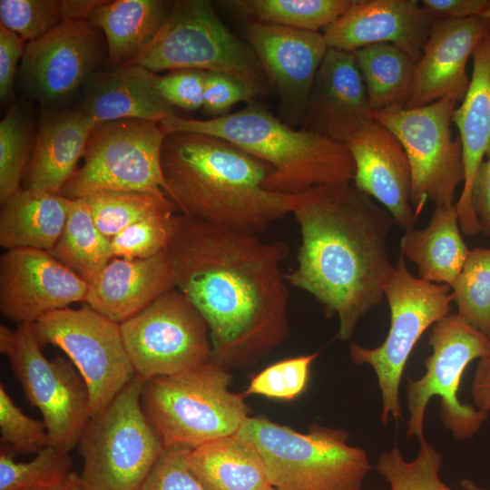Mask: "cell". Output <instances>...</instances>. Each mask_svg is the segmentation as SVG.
<instances>
[{
	"instance_id": "8fae6325",
	"label": "cell",
	"mask_w": 490,
	"mask_h": 490,
	"mask_svg": "<svg viewBox=\"0 0 490 490\" xmlns=\"http://www.w3.org/2000/svg\"><path fill=\"white\" fill-rule=\"evenodd\" d=\"M432 354L425 359L426 373L419 379L407 378L409 419L407 436L424 437V416L429 400H441V420L456 439L473 436L488 417V413L462 404L458 390L462 376L470 362L490 353V340L457 314L436 322L428 334Z\"/></svg>"
},
{
	"instance_id": "4fadbf2b",
	"label": "cell",
	"mask_w": 490,
	"mask_h": 490,
	"mask_svg": "<svg viewBox=\"0 0 490 490\" xmlns=\"http://www.w3.org/2000/svg\"><path fill=\"white\" fill-rule=\"evenodd\" d=\"M456 102L449 97L414 108L390 107L372 111L371 117L399 140L411 169V203L416 216L426 202H454L464 183L462 143L452 135Z\"/></svg>"
},
{
	"instance_id": "c3c4849f",
	"label": "cell",
	"mask_w": 490,
	"mask_h": 490,
	"mask_svg": "<svg viewBox=\"0 0 490 490\" xmlns=\"http://www.w3.org/2000/svg\"><path fill=\"white\" fill-rule=\"evenodd\" d=\"M472 201L481 232L490 237V158L484 160L475 174Z\"/></svg>"
},
{
	"instance_id": "ffe728a7",
	"label": "cell",
	"mask_w": 490,
	"mask_h": 490,
	"mask_svg": "<svg viewBox=\"0 0 490 490\" xmlns=\"http://www.w3.org/2000/svg\"><path fill=\"white\" fill-rule=\"evenodd\" d=\"M489 30L490 20L482 15L436 20L416 63L406 107H420L446 97L462 102L470 83L467 62Z\"/></svg>"
},
{
	"instance_id": "816d5d0a",
	"label": "cell",
	"mask_w": 490,
	"mask_h": 490,
	"mask_svg": "<svg viewBox=\"0 0 490 490\" xmlns=\"http://www.w3.org/2000/svg\"><path fill=\"white\" fill-rule=\"evenodd\" d=\"M461 485L466 489V490H486L485 488H482L480 486H477L475 484H474L471 480H468V479H463L461 481Z\"/></svg>"
},
{
	"instance_id": "e575fe53",
	"label": "cell",
	"mask_w": 490,
	"mask_h": 490,
	"mask_svg": "<svg viewBox=\"0 0 490 490\" xmlns=\"http://www.w3.org/2000/svg\"><path fill=\"white\" fill-rule=\"evenodd\" d=\"M91 216L108 239L143 219L178 211L165 195L132 191H104L82 198Z\"/></svg>"
},
{
	"instance_id": "7402d4cb",
	"label": "cell",
	"mask_w": 490,
	"mask_h": 490,
	"mask_svg": "<svg viewBox=\"0 0 490 490\" xmlns=\"http://www.w3.org/2000/svg\"><path fill=\"white\" fill-rule=\"evenodd\" d=\"M371 120L366 85L354 54L328 48L300 129L347 143Z\"/></svg>"
},
{
	"instance_id": "3957f363",
	"label": "cell",
	"mask_w": 490,
	"mask_h": 490,
	"mask_svg": "<svg viewBox=\"0 0 490 490\" xmlns=\"http://www.w3.org/2000/svg\"><path fill=\"white\" fill-rule=\"evenodd\" d=\"M161 166L165 194L178 211L240 232L265 231L293 212L300 195L267 190L269 164L208 134L166 133Z\"/></svg>"
},
{
	"instance_id": "83f0119b",
	"label": "cell",
	"mask_w": 490,
	"mask_h": 490,
	"mask_svg": "<svg viewBox=\"0 0 490 490\" xmlns=\"http://www.w3.org/2000/svg\"><path fill=\"white\" fill-rule=\"evenodd\" d=\"M186 464L205 490H271L263 459L237 433L189 449Z\"/></svg>"
},
{
	"instance_id": "ac0fdd59",
	"label": "cell",
	"mask_w": 490,
	"mask_h": 490,
	"mask_svg": "<svg viewBox=\"0 0 490 490\" xmlns=\"http://www.w3.org/2000/svg\"><path fill=\"white\" fill-rule=\"evenodd\" d=\"M88 286L46 250L17 248L1 256L0 311L18 324L85 302Z\"/></svg>"
},
{
	"instance_id": "ba28073f",
	"label": "cell",
	"mask_w": 490,
	"mask_h": 490,
	"mask_svg": "<svg viewBox=\"0 0 490 490\" xmlns=\"http://www.w3.org/2000/svg\"><path fill=\"white\" fill-rule=\"evenodd\" d=\"M146 380L139 376L98 415L79 441L85 490H139L164 446L142 407Z\"/></svg>"
},
{
	"instance_id": "db71d44e",
	"label": "cell",
	"mask_w": 490,
	"mask_h": 490,
	"mask_svg": "<svg viewBox=\"0 0 490 490\" xmlns=\"http://www.w3.org/2000/svg\"><path fill=\"white\" fill-rule=\"evenodd\" d=\"M19 490H45V489H38V488H26V489H19Z\"/></svg>"
},
{
	"instance_id": "2e32d148",
	"label": "cell",
	"mask_w": 490,
	"mask_h": 490,
	"mask_svg": "<svg viewBox=\"0 0 490 490\" xmlns=\"http://www.w3.org/2000/svg\"><path fill=\"white\" fill-rule=\"evenodd\" d=\"M107 42L87 19L66 20L26 43L19 66L24 93L43 110L66 108L104 67Z\"/></svg>"
},
{
	"instance_id": "f35d334b",
	"label": "cell",
	"mask_w": 490,
	"mask_h": 490,
	"mask_svg": "<svg viewBox=\"0 0 490 490\" xmlns=\"http://www.w3.org/2000/svg\"><path fill=\"white\" fill-rule=\"evenodd\" d=\"M442 463V455L424 439L413 461H406L396 446L379 455L376 468L390 490H453L439 477Z\"/></svg>"
},
{
	"instance_id": "11a10c76",
	"label": "cell",
	"mask_w": 490,
	"mask_h": 490,
	"mask_svg": "<svg viewBox=\"0 0 490 490\" xmlns=\"http://www.w3.org/2000/svg\"><path fill=\"white\" fill-rule=\"evenodd\" d=\"M271 490H277V489L273 487Z\"/></svg>"
},
{
	"instance_id": "ee69618b",
	"label": "cell",
	"mask_w": 490,
	"mask_h": 490,
	"mask_svg": "<svg viewBox=\"0 0 490 490\" xmlns=\"http://www.w3.org/2000/svg\"><path fill=\"white\" fill-rule=\"evenodd\" d=\"M206 72L195 69L171 71L156 75V87L172 107L194 111L203 105Z\"/></svg>"
},
{
	"instance_id": "9c48e42d",
	"label": "cell",
	"mask_w": 490,
	"mask_h": 490,
	"mask_svg": "<svg viewBox=\"0 0 490 490\" xmlns=\"http://www.w3.org/2000/svg\"><path fill=\"white\" fill-rule=\"evenodd\" d=\"M390 327L381 345L368 348L350 345L355 364L371 366L382 396L381 420L398 421L402 416L399 386L408 358L424 332L450 314L454 296L451 287L413 276L400 252L386 288Z\"/></svg>"
},
{
	"instance_id": "b9f144b4",
	"label": "cell",
	"mask_w": 490,
	"mask_h": 490,
	"mask_svg": "<svg viewBox=\"0 0 490 490\" xmlns=\"http://www.w3.org/2000/svg\"><path fill=\"white\" fill-rule=\"evenodd\" d=\"M318 352L279 361L255 376L245 395L292 399L305 388L312 362Z\"/></svg>"
},
{
	"instance_id": "d590c367",
	"label": "cell",
	"mask_w": 490,
	"mask_h": 490,
	"mask_svg": "<svg viewBox=\"0 0 490 490\" xmlns=\"http://www.w3.org/2000/svg\"><path fill=\"white\" fill-rule=\"evenodd\" d=\"M451 289L458 317L490 340V249L471 250Z\"/></svg>"
},
{
	"instance_id": "7c38bea8",
	"label": "cell",
	"mask_w": 490,
	"mask_h": 490,
	"mask_svg": "<svg viewBox=\"0 0 490 490\" xmlns=\"http://www.w3.org/2000/svg\"><path fill=\"white\" fill-rule=\"evenodd\" d=\"M0 351L27 400L41 412L53 446L70 452L92 416L88 387L77 368L62 357L47 359L30 323L15 329L1 325Z\"/></svg>"
},
{
	"instance_id": "9a60e30c",
	"label": "cell",
	"mask_w": 490,
	"mask_h": 490,
	"mask_svg": "<svg viewBox=\"0 0 490 490\" xmlns=\"http://www.w3.org/2000/svg\"><path fill=\"white\" fill-rule=\"evenodd\" d=\"M32 328L40 346L61 348L77 368L88 387L92 416L101 413L136 376L120 324L88 305L49 312L34 322Z\"/></svg>"
},
{
	"instance_id": "1f68e13d",
	"label": "cell",
	"mask_w": 490,
	"mask_h": 490,
	"mask_svg": "<svg viewBox=\"0 0 490 490\" xmlns=\"http://www.w3.org/2000/svg\"><path fill=\"white\" fill-rule=\"evenodd\" d=\"M48 252L88 284L113 258L111 240L97 228L82 199L72 200L63 232Z\"/></svg>"
},
{
	"instance_id": "f546056e",
	"label": "cell",
	"mask_w": 490,
	"mask_h": 490,
	"mask_svg": "<svg viewBox=\"0 0 490 490\" xmlns=\"http://www.w3.org/2000/svg\"><path fill=\"white\" fill-rule=\"evenodd\" d=\"M172 5L166 0H103L88 21L106 38L104 68L123 65L135 57L156 35Z\"/></svg>"
},
{
	"instance_id": "d4e9b609",
	"label": "cell",
	"mask_w": 490,
	"mask_h": 490,
	"mask_svg": "<svg viewBox=\"0 0 490 490\" xmlns=\"http://www.w3.org/2000/svg\"><path fill=\"white\" fill-rule=\"evenodd\" d=\"M96 125L77 107L44 110L23 176L24 189L61 194Z\"/></svg>"
},
{
	"instance_id": "8992f818",
	"label": "cell",
	"mask_w": 490,
	"mask_h": 490,
	"mask_svg": "<svg viewBox=\"0 0 490 490\" xmlns=\"http://www.w3.org/2000/svg\"><path fill=\"white\" fill-rule=\"evenodd\" d=\"M256 447L277 490H362L371 470L348 434L314 424L299 433L266 417H247L237 433Z\"/></svg>"
},
{
	"instance_id": "60d3db41",
	"label": "cell",
	"mask_w": 490,
	"mask_h": 490,
	"mask_svg": "<svg viewBox=\"0 0 490 490\" xmlns=\"http://www.w3.org/2000/svg\"><path fill=\"white\" fill-rule=\"evenodd\" d=\"M174 212L152 216L126 227L111 239L113 258L145 259L166 250Z\"/></svg>"
},
{
	"instance_id": "d6986e66",
	"label": "cell",
	"mask_w": 490,
	"mask_h": 490,
	"mask_svg": "<svg viewBox=\"0 0 490 490\" xmlns=\"http://www.w3.org/2000/svg\"><path fill=\"white\" fill-rule=\"evenodd\" d=\"M436 20L417 0H355L323 35L328 48L350 53L390 44L416 63Z\"/></svg>"
},
{
	"instance_id": "5b68a950",
	"label": "cell",
	"mask_w": 490,
	"mask_h": 490,
	"mask_svg": "<svg viewBox=\"0 0 490 490\" xmlns=\"http://www.w3.org/2000/svg\"><path fill=\"white\" fill-rule=\"evenodd\" d=\"M230 381L227 368L212 360L146 380L142 407L164 447L193 449L238 433L249 410L230 390Z\"/></svg>"
},
{
	"instance_id": "4dcf8cb0",
	"label": "cell",
	"mask_w": 490,
	"mask_h": 490,
	"mask_svg": "<svg viewBox=\"0 0 490 490\" xmlns=\"http://www.w3.org/2000/svg\"><path fill=\"white\" fill-rule=\"evenodd\" d=\"M372 111L406 107L416 63L390 44H376L353 52Z\"/></svg>"
},
{
	"instance_id": "277c9868",
	"label": "cell",
	"mask_w": 490,
	"mask_h": 490,
	"mask_svg": "<svg viewBox=\"0 0 490 490\" xmlns=\"http://www.w3.org/2000/svg\"><path fill=\"white\" fill-rule=\"evenodd\" d=\"M166 133L191 132L223 139L269 164L270 191L299 195L316 187L352 182L355 163L348 145L283 122L253 103L236 113L208 120L175 113L160 122Z\"/></svg>"
},
{
	"instance_id": "f6af8a7d",
	"label": "cell",
	"mask_w": 490,
	"mask_h": 490,
	"mask_svg": "<svg viewBox=\"0 0 490 490\" xmlns=\"http://www.w3.org/2000/svg\"><path fill=\"white\" fill-rule=\"evenodd\" d=\"M256 96L248 86L234 77L206 72L202 108L214 117L227 114L237 103H253Z\"/></svg>"
},
{
	"instance_id": "f5cc1de1",
	"label": "cell",
	"mask_w": 490,
	"mask_h": 490,
	"mask_svg": "<svg viewBox=\"0 0 490 490\" xmlns=\"http://www.w3.org/2000/svg\"><path fill=\"white\" fill-rule=\"evenodd\" d=\"M482 16H484V17L487 18L488 20H490V0L488 2V5H487L485 10L482 14Z\"/></svg>"
},
{
	"instance_id": "ab89813d",
	"label": "cell",
	"mask_w": 490,
	"mask_h": 490,
	"mask_svg": "<svg viewBox=\"0 0 490 490\" xmlns=\"http://www.w3.org/2000/svg\"><path fill=\"white\" fill-rule=\"evenodd\" d=\"M0 441L11 455L37 454L53 446L44 420L26 416L0 385Z\"/></svg>"
},
{
	"instance_id": "cb8c5ba5",
	"label": "cell",
	"mask_w": 490,
	"mask_h": 490,
	"mask_svg": "<svg viewBox=\"0 0 490 490\" xmlns=\"http://www.w3.org/2000/svg\"><path fill=\"white\" fill-rule=\"evenodd\" d=\"M88 285L87 305L121 323L175 289V277L165 250L145 259L113 258Z\"/></svg>"
},
{
	"instance_id": "7a4b0ae2",
	"label": "cell",
	"mask_w": 490,
	"mask_h": 490,
	"mask_svg": "<svg viewBox=\"0 0 490 490\" xmlns=\"http://www.w3.org/2000/svg\"><path fill=\"white\" fill-rule=\"evenodd\" d=\"M301 242L288 283L310 293L328 317L337 315L340 340L385 297L393 274L387 239L395 222L353 183L316 187L299 196L292 212Z\"/></svg>"
},
{
	"instance_id": "e0dca14e",
	"label": "cell",
	"mask_w": 490,
	"mask_h": 490,
	"mask_svg": "<svg viewBox=\"0 0 490 490\" xmlns=\"http://www.w3.org/2000/svg\"><path fill=\"white\" fill-rule=\"evenodd\" d=\"M247 43L255 53L269 84L275 89L279 118L300 126L318 70L328 50L323 33L249 21Z\"/></svg>"
},
{
	"instance_id": "f1b7e54d",
	"label": "cell",
	"mask_w": 490,
	"mask_h": 490,
	"mask_svg": "<svg viewBox=\"0 0 490 490\" xmlns=\"http://www.w3.org/2000/svg\"><path fill=\"white\" fill-rule=\"evenodd\" d=\"M1 204L2 247L49 251L63 232L72 200L62 194L22 188Z\"/></svg>"
},
{
	"instance_id": "74e56055",
	"label": "cell",
	"mask_w": 490,
	"mask_h": 490,
	"mask_svg": "<svg viewBox=\"0 0 490 490\" xmlns=\"http://www.w3.org/2000/svg\"><path fill=\"white\" fill-rule=\"evenodd\" d=\"M71 467L69 452L53 446L42 449L25 463L15 462L14 456L1 447L0 490H57L72 473Z\"/></svg>"
},
{
	"instance_id": "6da1fadb",
	"label": "cell",
	"mask_w": 490,
	"mask_h": 490,
	"mask_svg": "<svg viewBox=\"0 0 490 490\" xmlns=\"http://www.w3.org/2000/svg\"><path fill=\"white\" fill-rule=\"evenodd\" d=\"M166 252L175 289L205 319L212 361L225 368L252 363L289 335V292L280 241L175 214Z\"/></svg>"
},
{
	"instance_id": "44dd1931",
	"label": "cell",
	"mask_w": 490,
	"mask_h": 490,
	"mask_svg": "<svg viewBox=\"0 0 490 490\" xmlns=\"http://www.w3.org/2000/svg\"><path fill=\"white\" fill-rule=\"evenodd\" d=\"M346 144L355 163L353 184L378 201L405 231L414 229L411 169L399 140L373 119Z\"/></svg>"
},
{
	"instance_id": "603a6c76",
	"label": "cell",
	"mask_w": 490,
	"mask_h": 490,
	"mask_svg": "<svg viewBox=\"0 0 490 490\" xmlns=\"http://www.w3.org/2000/svg\"><path fill=\"white\" fill-rule=\"evenodd\" d=\"M472 56L473 72L468 90L452 115L462 143L465 168L464 186L456 206L461 230L467 236L481 232L472 191L481 162L485 157L490 158V30Z\"/></svg>"
},
{
	"instance_id": "484cf974",
	"label": "cell",
	"mask_w": 490,
	"mask_h": 490,
	"mask_svg": "<svg viewBox=\"0 0 490 490\" xmlns=\"http://www.w3.org/2000/svg\"><path fill=\"white\" fill-rule=\"evenodd\" d=\"M156 75L138 64L103 67L85 85L76 107L97 124L120 119L160 122L175 113L159 93Z\"/></svg>"
},
{
	"instance_id": "d6a6232c",
	"label": "cell",
	"mask_w": 490,
	"mask_h": 490,
	"mask_svg": "<svg viewBox=\"0 0 490 490\" xmlns=\"http://www.w3.org/2000/svg\"><path fill=\"white\" fill-rule=\"evenodd\" d=\"M355 0H233L228 5L252 21L318 32L339 18Z\"/></svg>"
},
{
	"instance_id": "836d02e7",
	"label": "cell",
	"mask_w": 490,
	"mask_h": 490,
	"mask_svg": "<svg viewBox=\"0 0 490 490\" xmlns=\"http://www.w3.org/2000/svg\"><path fill=\"white\" fill-rule=\"evenodd\" d=\"M103 0H1L0 21L26 42L45 34L63 22L87 19Z\"/></svg>"
},
{
	"instance_id": "bcb514c9",
	"label": "cell",
	"mask_w": 490,
	"mask_h": 490,
	"mask_svg": "<svg viewBox=\"0 0 490 490\" xmlns=\"http://www.w3.org/2000/svg\"><path fill=\"white\" fill-rule=\"evenodd\" d=\"M26 41L15 32L0 25V100L6 104L14 97L18 61L22 59Z\"/></svg>"
},
{
	"instance_id": "52a82bcc",
	"label": "cell",
	"mask_w": 490,
	"mask_h": 490,
	"mask_svg": "<svg viewBox=\"0 0 490 490\" xmlns=\"http://www.w3.org/2000/svg\"><path fill=\"white\" fill-rule=\"evenodd\" d=\"M125 64L156 72L195 69L234 77L257 96L269 82L252 48L223 24L208 0L173 1L153 39Z\"/></svg>"
},
{
	"instance_id": "8d00e7d4",
	"label": "cell",
	"mask_w": 490,
	"mask_h": 490,
	"mask_svg": "<svg viewBox=\"0 0 490 490\" xmlns=\"http://www.w3.org/2000/svg\"><path fill=\"white\" fill-rule=\"evenodd\" d=\"M35 140L28 113L18 104L0 122V201L17 192Z\"/></svg>"
},
{
	"instance_id": "4316f807",
	"label": "cell",
	"mask_w": 490,
	"mask_h": 490,
	"mask_svg": "<svg viewBox=\"0 0 490 490\" xmlns=\"http://www.w3.org/2000/svg\"><path fill=\"white\" fill-rule=\"evenodd\" d=\"M470 251L456 203L436 205L428 224L406 231L400 240V252L416 266L419 279L450 287Z\"/></svg>"
},
{
	"instance_id": "f907efd6",
	"label": "cell",
	"mask_w": 490,
	"mask_h": 490,
	"mask_svg": "<svg viewBox=\"0 0 490 490\" xmlns=\"http://www.w3.org/2000/svg\"><path fill=\"white\" fill-rule=\"evenodd\" d=\"M57 490H85L80 475L72 472L66 481Z\"/></svg>"
},
{
	"instance_id": "7bdbcfd3",
	"label": "cell",
	"mask_w": 490,
	"mask_h": 490,
	"mask_svg": "<svg viewBox=\"0 0 490 490\" xmlns=\"http://www.w3.org/2000/svg\"><path fill=\"white\" fill-rule=\"evenodd\" d=\"M190 448L165 447L156 466L139 490H205L189 470Z\"/></svg>"
},
{
	"instance_id": "681fc988",
	"label": "cell",
	"mask_w": 490,
	"mask_h": 490,
	"mask_svg": "<svg viewBox=\"0 0 490 490\" xmlns=\"http://www.w3.org/2000/svg\"><path fill=\"white\" fill-rule=\"evenodd\" d=\"M471 395L477 408L490 411V353L481 358L472 382Z\"/></svg>"
},
{
	"instance_id": "5bb4252c",
	"label": "cell",
	"mask_w": 490,
	"mask_h": 490,
	"mask_svg": "<svg viewBox=\"0 0 490 490\" xmlns=\"http://www.w3.org/2000/svg\"><path fill=\"white\" fill-rule=\"evenodd\" d=\"M135 375H174L212 359L209 327L190 299L172 289L119 323Z\"/></svg>"
},
{
	"instance_id": "30bf717a",
	"label": "cell",
	"mask_w": 490,
	"mask_h": 490,
	"mask_svg": "<svg viewBox=\"0 0 490 490\" xmlns=\"http://www.w3.org/2000/svg\"><path fill=\"white\" fill-rule=\"evenodd\" d=\"M166 132L160 122L120 119L97 124L90 133L83 164L61 191L70 200L104 191L165 195L161 152Z\"/></svg>"
},
{
	"instance_id": "7dc6e473",
	"label": "cell",
	"mask_w": 490,
	"mask_h": 490,
	"mask_svg": "<svg viewBox=\"0 0 490 490\" xmlns=\"http://www.w3.org/2000/svg\"><path fill=\"white\" fill-rule=\"evenodd\" d=\"M419 2L436 20H457L482 15L489 0H422Z\"/></svg>"
}]
</instances>
